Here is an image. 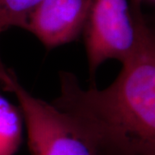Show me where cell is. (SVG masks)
<instances>
[{"label":"cell","mask_w":155,"mask_h":155,"mask_svg":"<svg viewBox=\"0 0 155 155\" xmlns=\"http://www.w3.org/2000/svg\"><path fill=\"white\" fill-rule=\"evenodd\" d=\"M104 90H84L73 73L60 72L52 104L86 138L97 155H155V36L144 16L134 49Z\"/></svg>","instance_id":"6da1fadb"},{"label":"cell","mask_w":155,"mask_h":155,"mask_svg":"<svg viewBox=\"0 0 155 155\" xmlns=\"http://www.w3.org/2000/svg\"><path fill=\"white\" fill-rule=\"evenodd\" d=\"M0 85L16 96L28 133L32 155H97L92 146L70 120L52 104L34 97L11 69L0 77Z\"/></svg>","instance_id":"7a4b0ae2"},{"label":"cell","mask_w":155,"mask_h":155,"mask_svg":"<svg viewBox=\"0 0 155 155\" xmlns=\"http://www.w3.org/2000/svg\"><path fill=\"white\" fill-rule=\"evenodd\" d=\"M142 16L140 5L128 0H90L82 35L93 86L101 64L110 59L122 63L131 54Z\"/></svg>","instance_id":"3957f363"},{"label":"cell","mask_w":155,"mask_h":155,"mask_svg":"<svg viewBox=\"0 0 155 155\" xmlns=\"http://www.w3.org/2000/svg\"><path fill=\"white\" fill-rule=\"evenodd\" d=\"M90 0H43L34 8L23 28L48 49L72 42L83 33Z\"/></svg>","instance_id":"277c9868"},{"label":"cell","mask_w":155,"mask_h":155,"mask_svg":"<svg viewBox=\"0 0 155 155\" xmlns=\"http://www.w3.org/2000/svg\"><path fill=\"white\" fill-rule=\"evenodd\" d=\"M23 116L19 107L0 95V155H14L22 140Z\"/></svg>","instance_id":"5b68a950"},{"label":"cell","mask_w":155,"mask_h":155,"mask_svg":"<svg viewBox=\"0 0 155 155\" xmlns=\"http://www.w3.org/2000/svg\"><path fill=\"white\" fill-rule=\"evenodd\" d=\"M43 0H0V35L11 27L23 28L34 8ZM6 67L0 57V74Z\"/></svg>","instance_id":"8992f818"},{"label":"cell","mask_w":155,"mask_h":155,"mask_svg":"<svg viewBox=\"0 0 155 155\" xmlns=\"http://www.w3.org/2000/svg\"><path fill=\"white\" fill-rule=\"evenodd\" d=\"M144 1H147V2H154V0H130V2L134 4V5H140V4Z\"/></svg>","instance_id":"52a82bcc"}]
</instances>
